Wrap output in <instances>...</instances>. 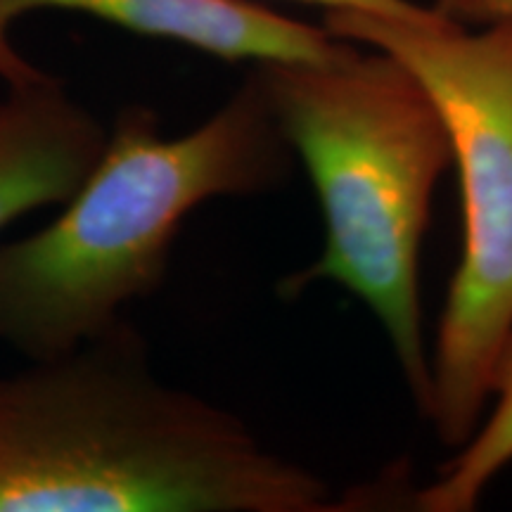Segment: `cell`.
Instances as JSON below:
<instances>
[{"mask_svg":"<svg viewBox=\"0 0 512 512\" xmlns=\"http://www.w3.org/2000/svg\"><path fill=\"white\" fill-rule=\"evenodd\" d=\"M328 479L159 382L119 320L0 377V512H335Z\"/></svg>","mask_w":512,"mask_h":512,"instance_id":"cell-1","label":"cell"},{"mask_svg":"<svg viewBox=\"0 0 512 512\" xmlns=\"http://www.w3.org/2000/svg\"><path fill=\"white\" fill-rule=\"evenodd\" d=\"M292 159L254 72L178 138L147 107L121 110L62 214L0 247V339L41 361L112 328L121 306L162 285L192 209L273 190Z\"/></svg>","mask_w":512,"mask_h":512,"instance_id":"cell-2","label":"cell"},{"mask_svg":"<svg viewBox=\"0 0 512 512\" xmlns=\"http://www.w3.org/2000/svg\"><path fill=\"white\" fill-rule=\"evenodd\" d=\"M292 155L302 159L325 223L323 252L285 280L347 287L380 320L415 403H430L420 304V249L432 197L451 166L444 119L422 83L382 50L332 62L252 69Z\"/></svg>","mask_w":512,"mask_h":512,"instance_id":"cell-3","label":"cell"},{"mask_svg":"<svg viewBox=\"0 0 512 512\" xmlns=\"http://www.w3.org/2000/svg\"><path fill=\"white\" fill-rule=\"evenodd\" d=\"M323 27L399 60L444 119L460 181L463 254L430 356L425 418L446 446L460 448L482 420L512 332V24L470 29L441 12L399 19L330 10Z\"/></svg>","mask_w":512,"mask_h":512,"instance_id":"cell-4","label":"cell"},{"mask_svg":"<svg viewBox=\"0 0 512 512\" xmlns=\"http://www.w3.org/2000/svg\"><path fill=\"white\" fill-rule=\"evenodd\" d=\"M34 10L91 15L131 34L171 41L226 62H332L354 43L249 0H0V76L8 86L43 74L10 46L8 29Z\"/></svg>","mask_w":512,"mask_h":512,"instance_id":"cell-5","label":"cell"},{"mask_svg":"<svg viewBox=\"0 0 512 512\" xmlns=\"http://www.w3.org/2000/svg\"><path fill=\"white\" fill-rule=\"evenodd\" d=\"M107 131L55 76L10 86L0 102V230L64 204L98 162Z\"/></svg>","mask_w":512,"mask_h":512,"instance_id":"cell-6","label":"cell"},{"mask_svg":"<svg viewBox=\"0 0 512 512\" xmlns=\"http://www.w3.org/2000/svg\"><path fill=\"white\" fill-rule=\"evenodd\" d=\"M491 396L494 406L458 448V456L441 470L439 479L413 496L415 510H475L489 484L512 463V332L498 351L491 373Z\"/></svg>","mask_w":512,"mask_h":512,"instance_id":"cell-7","label":"cell"},{"mask_svg":"<svg viewBox=\"0 0 512 512\" xmlns=\"http://www.w3.org/2000/svg\"><path fill=\"white\" fill-rule=\"evenodd\" d=\"M297 3L318 5V8L330 10H358L370 12V15L399 17V19H427L437 15L434 5H418L413 0H297Z\"/></svg>","mask_w":512,"mask_h":512,"instance_id":"cell-8","label":"cell"},{"mask_svg":"<svg viewBox=\"0 0 512 512\" xmlns=\"http://www.w3.org/2000/svg\"><path fill=\"white\" fill-rule=\"evenodd\" d=\"M439 12L467 27L494 22L512 24V0H448Z\"/></svg>","mask_w":512,"mask_h":512,"instance_id":"cell-9","label":"cell"},{"mask_svg":"<svg viewBox=\"0 0 512 512\" xmlns=\"http://www.w3.org/2000/svg\"><path fill=\"white\" fill-rule=\"evenodd\" d=\"M448 3V0H434V8H437V10H441V8H444V5Z\"/></svg>","mask_w":512,"mask_h":512,"instance_id":"cell-10","label":"cell"}]
</instances>
